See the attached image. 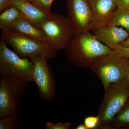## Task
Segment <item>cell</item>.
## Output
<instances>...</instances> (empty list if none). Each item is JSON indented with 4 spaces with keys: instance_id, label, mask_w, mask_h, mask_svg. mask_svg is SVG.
Listing matches in <instances>:
<instances>
[{
    "instance_id": "8992f818",
    "label": "cell",
    "mask_w": 129,
    "mask_h": 129,
    "mask_svg": "<svg viewBox=\"0 0 129 129\" xmlns=\"http://www.w3.org/2000/svg\"><path fill=\"white\" fill-rule=\"evenodd\" d=\"M7 44L0 40V75H13L29 82L32 78L33 64L29 58H22L11 50Z\"/></svg>"
},
{
    "instance_id": "30bf717a",
    "label": "cell",
    "mask_w": 129,
    "mask_h": 129,
    "mask_svg": "<svg viewBox=\"0 0 129 129\" xmlns=\"http://www.w3.org/2000/svg\"><path fill=\"white\" fill-rule=\"evenodd\" d=\"M91 12V30L108 25L117 7L114 0H88Z\"/></svg>"
},
{
    "instance_id": "e0dca14e",
    "label": "cell",
    "mask_w": 129,
    "mask_h": 129,
    "mask_svg": "<svg viewBox=\"0 0 129 129\" xmlns=\"http://www.w3.org/2000/svg\"><path fill=\"white\" fill-rule=\"evenodd\" d=\"M21 123L17 117H8L0 118V129H21Z\"/></svg>"
},
{
    "instance_id": "7402d4cb",
    "label": "cell",
    "mask_w": 129,
    "mask_h": 129,
    "mask_svg": "<svg viewBox=\"0 0 129 129\" xmlns=\"http://www.w3.org/2000/svg\"><path fill=\"white\" fill-rule=\"evenodd\" d=\"M117 8H128L129 0H114Z\"/></svg>"
},
{
    "instance_id": "d4e9b609",
    "label": "cell",
    "mask_w": 129,
    "mask_h": 129,
    "mask_svg": "<svg viewBox=\"0 0 129 129\" xmlns=\"http://www.w3.org/2000/svg\"><path fill=\"white\" fill-rule=\"evenodd\" d=\"M125 62H126V68H127V77L129 81V58L126 59Z\"/></svg>"
},
{
    "instance_id": "9c48e42d",
    "label": "cell",
    "mask_w": 129,
    "mask_h": 129,
    "mask_svg": "<svg viewBox=\"0 0 129 129\" xmlns=\"http://www.w3.org/2000/svg\"><path fill=\"white\" fill-rule=\"evenodd\" d=\"M67 17L74 34L91 30V12L88 0H67Z\"/></svg>"
},
{
    "instance_id": "ac0fdd59",
    "label": "cell",
    "mask_w": 129,
    "mask_h": 129,
    "mask_svg": "<svg viewBox=\"0 0 129 129\" xmlns=\"http://www.w3.org/2000/svg\"><path fill=\"white\" fill-rule=\"evenodd\" d=\"M54 0H35L33 4L40 9L47 13H51V7Z\"/></svg>"
},
{
    "instance_id": "5bb4252c",
    "label": "cell",
    "mask_w": 129,
    "mask_h": 129,
    "mask_svg": "<svg viewBox=\"0 0 129 129\" xmlns=\"http://www.w3.org/2000/svg\"><path fill=\"white\" fill-rule=\"evenodd\" d=\"M22 16L17 8L11 5L7 9L1 13L0 28L2 30L9 28L12 24Z\"/></svg>"
},
{
    "instance_id": "4fadbf2b",
    "label": "cell",
    "mask_w": 129,
    "mask_h": 129,
    "mask_svg": "<svg viewBox=\"0 0 129 129\" xmlns=\"http://www.w3.org/2000/svg\"><path fill=\"white\" fill-rule=\"evenodd\" d=\"M9 28L12 29L20 34L44 43L51 47L48 38L44 32L29 22L22 15L12 24Z\"/></svg>"
},
{
    "instance_id": "277c9868",
    "label": "cell",
    "mask_w": 129,
    "mask_h": 129,
    "mask_svg": "<svg viewBox=\"0 0 129 129\" xmlns=\"http://www.w3.org/2000/svg\"><path fill=\"white\" fill-rule=\"evenodd\" d=\"M29 83L13 75H1L0 118L17 117L21 105L20 99Z\"/></svg>"
},
{
    "instance_id": "cb8c5ba5",
    "label": "cell",
    "mask_w": 129,
    "mask_h": 129,
    "mask_svg": "<svg viewBox=\"0 0 129 129\" xmlns=\"http://www.w3.org/2000/svg\"><path fill=\"white\" fill-rule=\"evenodd\" d=\"M120 46L129 47V37L120 44Z\"/></svg>"
},
{
    "instance_id": "52a82bcc",
    "label": "cell",
    "mask_w": 129,
    "mask_h": 129,
    "mask_svg": "<svg viewBox=\"0 0 129 129\" xmlns=\"http://www.w3.org/2000/svg\"><path fill=\"white\" fill-rule=\"evenodd\" d=\"M40 29L48 38L51 47L57 52L64 49L74 34L67 18L60 14L51 13Z\"/></svg>"
},
{
    "instance_id": "7c38bea8",
    "label": "cell",
    "mask_w": 129,
    "mask_h": 129,
    "mask_svg": "<svg viewBox=\"0 0 129 129\" xmlns=\"http://www.w3.org/2000/svg\"><path fill=\"white\" fill-rule=\"evenodd\" d=\"M11 4L19 10L27 21L39 29L41 23L51 13L44 12L27 0H12Z\"/></svg>"
},
{
    "instance_id": "d6986e66",
    "label": "cell",
    "mask_w": 129,
    "mask_h": 129,
    "mask_svg": "<svg viewBox=\"0 0 129 129\" xmlns=\"http://www.w3.org/2000/svg\"><path fill=\"white\" fill-rule=\"evenodd\" d=\"M99 117L97 116H89L85 118L84 123L88 129H96L99 123Z\"/></svg>"
},
{
    "instance_id": "5b68a950",
    "label": "cell",
    "mask_w": 129,
    "mask_h": 129,
    "mask_svg": "<svg viewBox=\"0 0 129 129\" xmlns=\"http://www.w3.org/2000/svg\"><path fill=\"white\" fill-rule=\"evenodd\" d=\"M2 30L1 39L9 45L22 58H30L37 55L47 54L48 59L55 58L57 52L40 42L20 34L11 28Z\"/></svg>"
},
{
    "instance_id": "6da1fadb",
    "label": "cell",
    "mask_w": 129,
    "mask_h": 129,
    "mask_svg": "<svg viewBox=\"0 0 129 129\" xmlns=\"http://www.w3.org/2000/svg\"><path fill=\"white\" fill-rule=\"evenodd\" d=\"M64 50L70 61L75 67L83 68H89L95 58L113 50L89 31L73 34Z\"/></svg>"
},
{
    "instance_id": "3957f363",
    "label": "cell",
    "mask_w": 129,
    "mask_h": 129,
    "mask_svg": "<svg viewBox=\"0 0 129 129\" xmlns=\"http://www.w3.org/2000/svg\"><path fill=\"white\" fill-rule=\"evenodd\" d=\"M125 61L114 50L93 60L89 68L101 80L104 92L112 84L127 77Z\"/></svg>"
},
{
    "instance_id": "4316f807",
    "label": "cell",
    "mask_w": 129,
    "mask_h": 129,
    "mask_svg": "<svg viewBox=\"0 0 129 129\" xmlns=\"http://www.w3.org/2000/svg\"><path fill=\"white\" fill-rule=\"evenodd\" d=\"M27 1H29L30 2L33 3L34 1L35 0H27Z\"/></svg>"
},
{
    "instance_id": "2e32d148",
    "label": "cell",
    "mask_w": 129,
    "mask_h": 129,
    "mask_svg": "<svg viewBox=\"0 0 129 129\" xmlns=\"http://www.w3.org/2000/svg\"><path fill=\"white\" fill-rule=\"evenodd\" d=\"M109 24L121 26L129 34V10L124 8H117Z\"/></svg>"
},
{
    "instance_id": "83f0119b",
    "label": "cell",
    "mask_w": 129,
    "mask_h": 129,
    "mask_svg": "<svg viewBox=\"0 0 129 129\" xmlns=\"http://www.w3.org/2000/svg\"><path fill=\"white\" fill-rule=\"evenodd\" d=\"M128 9L129 10V7H128Z\"/></svg>"
},
{
    "instance_id": "484cf974",
    "label": "cell",
    "mask_w": 129,
    "mask_h": 129,
    "mask_svg": "<svg viewBox=\"0 0 129 129\" xmlns=\"http://www.w3.org/2000/svg\"><path fill=\"white\" fill-rule=\"evenodd\" d=\"M76 129H88L86 126L83 123L80 124L77 126L75 128Z\"/></svg>"
},
{
    "instance_id": "8fae6325",
    "label": "cell",
    "mask_w": 129,
    "mask_h": 129,
    "mask_svg": "<svg viewBox=\"0 0 129 129\" xmlns=\"http://www.w3.org/2000/svg\"><path fill=\"white\" fill-rule=\"evenodd\" d=\"M93 32L97 39L113 50L117 49L121 42L129 37L128 32L124 29L109 24Z\"/></svg>"
},
{
    "instance_id": "9a60e30c",
    "label": "cell",
    "mask_w": 129,
    "mask_h": 129,
    "mask_svg": "<svg viewBox=\"0 0 129 129\" xmlns=\"http://www.w3.org/2000/svg\"><path fill=\"white\" fill-rule=\"evenodd\" d=\"M129 125V99L115 115L109 125V129H117Z\"/></svg>"
},
{
    "instance_id": "603a6c76",
    "label": "cell",
    "mask_w": 129,
    "mask_h": 129,
    "mask_svg": "<svg viewBox=\"0 0 129 129\" xmlns=\"http://www.w3.org/2000/svg\"><path fill=\"white\" fill-rule=\"evenodd\" d=\"M12 0H0V12H2L11 5Z\"/></svg>"
},
{
    "instance_id": "44dd1931",
    "label": "cell",
    "mask_w": 129,
    "mask_h": 129,
    "mask_svg": "<svg viewBox=\"0 0 129 129\" xmlns=\"http://www.w3.org/2000/svg\"><path fill=\"white\" fill-rule=\"evenodd\" d=\"M114 50L122 57L126 59L129 58V47L119 46Z\"/></svg>"
},
{
    "instance_id": "ba28073f",
    "label": "cell",
    "mask_w": 129,
    "mask_h": 129,
    "mask_svg": "<svg viewBox=\"0 0 129 129\" xmlns=\"http://www.w3.org/2000/svg\"><path fill=\"white\" fill-rule=\"evenodd\" d=\"M33 64L32 78L37 85L41 99L52 102L55 96L56 85L53 74L47 63V54L29 58Z\"/></svg>"
},
{
    "instance_id": "7a4b0ae2",
    "label": "cell",
    "mask_w": 129,
    "mask_h": 129,
    "mask_svg": "<svg viewBox=\"0 0 129 129\" xmlns=\"http://www.w3.org/2000/svg\"><path fill=\"white\" fill-rule=\"evenodd\" d=\"M98 110L99 117L96 129H109V125L129 98L127 77L112 84L106 92Z\"/></svg>"
},
{
    "instance_id": "ffe728a7",
    "label": "cell",
    "mask_w": 129,
    "mask_h": 129,
    "mask_svg": "<svg viewBox=\"0 0 129 129\" xmlns=\"http://www.w3.org/2000/svg\"><path fill=\"white\" fill-rule=\"evenodd\" d=\"M71 126V123L69 122L65 123L58 122L53 123L50 122H47L45 126L46 129H69Z\"/></svg>"
}]
</instances>
